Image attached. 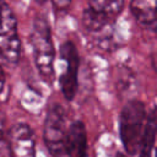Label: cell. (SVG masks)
<instances>
[{
  "label": "cell",
  "mask_w": 157,
  "mask_h": 157,
  "mask_svg": "<svg viewBox=\"0 0 157 157\" xmlns=\"http://www.w3.org/2000/svg\"><path fill=\"white\" fill-rule=\"evenodd\" d=\"M29 44L33 59L42 80L49 85L54 81V58L55 50L52 39L50 27L44 17L37 16L31 26Z\"/></svg>",
  "instance_id": "cell-1"
},
{
  "label": "cell",
  "mask_w": 157,
  "mask_h": 157,
  "mask_svg": "<svg viewBox=\"0 0 157 157\" xmlns=\"http://www.w3.org/2000/svg\"><path fill=\"white\" fill-rule=\"evenodd\" d=\"M146 119L145 103L139 99H130L120 110L119 136L125 151L131 156H135L140 150Z\"/></svg>",
  "instance_id": "cell-2"
},
{
  "label": "cell",
  "mask_w": 157,
  "mask_h": 157,
  "mask_svg": "<svg viewBox=\"0 0 157 157\" xmlns=\"http://www.w3.org/2000/svg\"><path fill=\"white\" fill-rule=\"evenodd\" d=\"M21 55V40L17 20L5 0H0V59L9 66H15Z\"/></svg>",
  "instance_id": "cell-3"
},
{
  "label": "cell",
  "mask_w": 157,
  "mask_h": 157,
  "mask_svg": "<svg viewBox=\"0 0 157 157\" xmlns=\"http://www.w3.org/2000/svg\"><path fill=\"white\" fill-rule=\"evenodd\" d=\"M66 114L64 108L53 103L48 107L44 119L43 140L48 152L53 157H60L65 153V140H66Z\"/></svg>",
  "instance_id": "cell-4"
},
{
  "label": "cell",
  "mask_w": 157,
  "mask_h": 157,
  "mask_svg": "<svg viewBox=\"0 0 157 157\" xmlns=\"http://www.w3.org/2000/svg\"><path fill=\"white\" fill-rule=\"evenodd\" d=\"M60 56L65 63V69L59 77V85L63 94L67 101H72L77 92V74L80 67V56L75 44L66 40L60 47Z\"/></svg>",
  "instance_id": "cell-5"
},
{
  "label": "cell",
  "mask_w": 157,
  "mask_h": 157,
  "mask_svg": "<svg viewBox=\"0 0 157 157\" xmlns=\"http://www.w3.org/2000/svg\"><path fill=\"white\" fill-rule=\"evenodd\" d=\"M7 145L10 157H36L34 134L25 123L12 125L7 134Z\"/></svg>",
  "instance_id": "cell-6"
},
{
  "label": "cell",
  "mask_w": 157,
  "mask_h": 157,
  "mask_svg": "<svg viewBox=\"0 0 157 157\" xmlns=\"http://www.w3.org/2000/svg\"><path fill=\"white\" fill-rule=\"evenodd\" d=\"M87 131L85 124L76 120L67 129L65 153L69 157H87Z\"/></svg>",
  "instance_id": "cell-7"
},
{
  "label": "cell",
  "mask_w": 157,
  "mask_h": 157,
  "mask_svg": "<svg viewBox=\"0 0 157 157\" xmlns=\"http://www.w3.org/2000/svg\"><path fill=\"white\" fill-rule=\"evenodd\" d=\"M130 11L141 27L157 34V0H131Z\"/></svg>",
  "instance_id": "cell-8"
},
{
  "label": "cell",
  "mask_w": 157,
  "mask_h": 157,
  "mask_svg": "<svg viewBox=\"0 0 157 157\" xmlns=\"http://www.w3.org/2000/svg\"><path fill=\"white\" fill-rule=\"evenodd\" d=\"M157 139V107L155 105L147 114L141 145H140V157H152Z\"/></svg>",
  "instance_id": "cell-9"
},
{
  "label": "cell",
  "mask_w": 157,
  "mask_h": 157,
  "mask_svg": "<svg viewBox=\"0 0 157 157\" xmlns=\"http://www.w3.org/2000/svg\"><path fill=\"white\" fill-rule=\"evenodd\" d=\"M87 6L114 21L124 7V0H88Z\"/></svg>",
  "instance_id": "cell-10"
},
{
  "label": "cell",
  "mask_w": 157,
  "mask_h": 157,
  "mask_svg": "<svg viewBox=\"0 0 157 157\" xmlns=\"http://www.w3.org/2000/svg\"><path fill=\"white\" fill-rule=\"evenodd\" d=\"M134 87H135L134 74L130 70L124 67L119 72V76H118V80H117V90L121 94H125V93L131 92V90H134Z\"/></svg>",
  "instance_id": "cell-11"
},
{
  "label": "cell",
  "mask_w": 157,
  "mask_h": 157,
  "mask_svg": "<svg viewBox=\"0 0 157 157\" xmlns=\"http://www.w3.org/2000/svg\"><path fill=\"white\" fill-rule=\"evenodd\" d=\"M9 150L7 136L5 135V121L2 115H0V157L4 156V152Z\"/></svg>",
  "instance_id": "cell-12"
},
{
  "label": "cell",
  "mask_w": 157,
  "mask_h": 157,
  "mask_svg": "<svg viewBox=\"0 0 157 157\" xmlns=\"http://www.w3.org/2000/svg\"><path fill=\"white\" fill-rule=\"evenodd\" d=\"M56 11H66L71 4V0H50Z\"/></svg>",
  "instance_id": "cell-13"
},
{
  "label": "cell",
  "mask_w": 157,
  "mask_h": 157,
  "mask_svg": "<svg viewBox=\"0 0 157 157\" xmlns=\"http://www.w3.org/2000/svg\"><path fill=\"white\" fill-rule=\"evenodd\" d=\"M4 82H5V76H4V71L1 69V65H0V92L2 91V87H4Z\"/></svg>",
  "instance_id": "cell-14"
},
{
  "label": "cell",
  "mask_w": 157,
  "mask_h": 157,
  "mask_svg": "<svg viewBox=\"0 0 157 157\" xmlns=\"http://www.w3.org/2000/svg\"><path fill=\"white\" fill-rule=\"evenodd\" d=\"M115 157H126V156H125L123 152H117V153H115Z\"/></svg>",
  "instance_id": "cell-15"
},
{
  "label": "cell",
  "mask_w": 157,
  "mask_h": 157,
  "mask_svg": "<svg viewBox=\"0 0 157 157\" xmlns=\"http://www.w3.org/2000/svg\"><path fill=\"white\" fill-rule=\"evenodd\" d=\"M34 1H36V2H38V4H44L47 0H34Z\"/></svg>",
  "instance_id": "cell-16"
},
{
  "label": "cell",
  "mask_w": 157,
  "mask_h": 157,
  "mask_svg": "<svg viewBox=\"0 0 157 157\" xmlns=\"http://www.w3.org/2000/svg\"><path fill=\"white\" fill-rule=\"evenodd\" d=\"M156 157H157V153H156Z\"/></svg>",
  "instance_id": "cell-17"
}]
</instances>
